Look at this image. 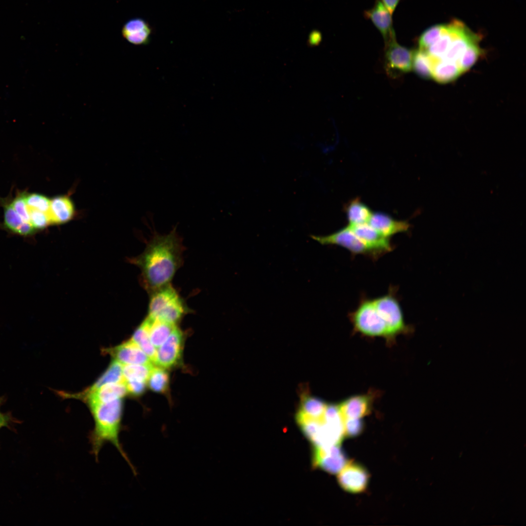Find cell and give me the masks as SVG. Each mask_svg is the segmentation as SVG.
I'll return each mask as SVG.
<instances>
[{"label": "cell", "mask_w": 526, "mask_h": 526, "mask_svg": "<svg viewBox=\"0 0 526 526\" xmlns=\"http://www.w3.org/2000/svg\"><path fill=\"white\" fill-rule=\"evenodd\" d=\"M446 25H435L426 29L418 40L419 49L425 50L433 44L444 32Z\"/></svg>", "instance_id": "obj_29"}, {"label": "cell", "mask_w": 526, "mask_h": 526, "mask_svg": "<svg viewBox=\"0 0 526 526\" xmlns=\"http://www.w3.org/2000/svg\"><path fill=\"white\" fill-rule=\"evenodd\" d=\"M348 225L359 239L382 255L394 249L390 239L382 235L368 223Z\"/></svg>", "instance_id": "obj_13"}, {"label": "cell", "mask_w": 526, "mask_h": 526, "mask_svg": "<svg viewBox=\"0 0 526 526\" xmlns=\"http://www.w3.org/2000/svg\"><path fill=\"white\" fill-rule=\"evenodd\" d=\"M151 30L150 28L143 30L128 34L123 36L130 43L134 45H145L149 42Z\"/></svg>", "instance_id": "obj_34"}, {"label": "cell", "mask_w": 526, "mask_h": 526, "mask_svg": "<svg viewBox=\"0 0 526 526\" xmlns=\"http://www.w3.org/2000/svg\"><path fill=\"white\" fill-rule=\"evenodd\" d=\"M124 382L123 365L114 359L98 379L89 388L84 391L87 393L94 391L100 387L112 383Z\"/></svg>", "instance_id": "obj_23"}, {"label": "cell", "mask_w": 526, "mask_h": 526, "mask_svg": "<svg viewBox=\"0 0 526 526\" xmlns=\"http://www.w3.org/2000/svg\"><path fill=\"white\" fill-rule=\"evenodd\" d=\"M148 318L150 321V337L151 342L155 348H158L177 325Z\"/></svg>", "instance_id": "obj_24"}, {"label": "cell", "mask_w": 526, "mask_h": 526, "mask_svg": "<svg viewBox=\"0 0 526 526\" xmlns=\"http://www.w3.org/2000/svg\"><path fill=\"white\" fill-rule=\"evenodd\" d=\"M4 210L3 225L8 230L16 234L28 236L36 230L28 222L24 221L8 202H2Z\"/></svg>", "instance_id": "obj_18"}, {"label": "cell", "mask_w": 526, "mask_h": 526, "mask_svg": "<svg viewBox=\"0 0 526 526\" xmlns=\"http://www.w3.org/2000/svg\"><path fill=\"white\" fill-rule=\"evenodd\" d=\"M349 461L339 445L314 446L312 466L331 474L338 473Z\"/></svg>", "instance_id": "obj_8"}, {"label": "cell", "mask_w": 526, "mask_h": 526, "mask_svg": "<svg viewBox=\"0 0 526 526\" xmlns=\"http://www.w3.org/2000/svg\"><path fill=\"white\" fill-rule=\"evenodd\" d=\"M29 208L30 223L35 230H40L51 224L48 213Z\"/></svg>", "instance_id": "obj_31"}, {"label": "cell", "mask_w": 526, "mask_h": 526, "mask_svg": "<svg viewBox=\"0 0 526 526\" xmlns=\"http://www.w3.org/2000/svg\"><path fill=\"white\" fill-rule=\"evenodd\" d=\"M481 50L477 41L469 45L458 63V67L461 74L469 70L478 58Z\"/></svg>", "instance_id": "obj_28"}, {"label": "cell", "mask_w": 526, "mask_h": 526, "mask_svg": "<svg viewBox=\"0 0 526 526\" xmlns=\"http://www.w3.org/2000/svg\"><path fill=\"white\" fill-rule=\"evenodd\" d=\"M432 78L440 83L451 82L458 78L461 73L454 63L438 61L431 64Z\"/></svg>", "instance_id": "obj_22"}, {"label": "cell", "mask_w": 526, "mask_h": 526, "mask_svg": "<svg viewBox=\"0 0 526 526\" xmlns=\"http://www.w3.org/2000/svg\"><path fill=\"white\" fill-rule=\"evenodd\" d=\"M338 481L345 491L358 493L364 491L368 486L369 474L361 465L348 462L339 472Z\"/></svg>", "instance_id": "obj_9"}, {"label": "cell", "mask_w": 526, "mask_h": 526, "mask_svg": "<svg viewBox=\"0 0 526 526\" xmlns=\"http://www.w3.org/2000/svg\"><path fill=\"white\" fill-rule=\"evenodd\" d=\"M107 351L122 365L153 364L149 357L131 339Z\"/></svg>", "instance_id": "obj_12"}, {"label": "cell", "mask_w": 526, "mask_h": 526, "mask_svg": "<svg viewBox=\"0 0 526 526\" xmlns=\"http://www.w3.org/2000/svg\"><path fill=\"white\" fill-rule=\"evenodd\" d=\"M148 28L150 27L144 20L138 18L128 20L125 24L122 29V35L124 36Z\"/></svg>", "instance_id": "obj_35"}, {"label": "cell", "mask_w": 526, "mask_h": 526, "mask_svg": "<svg viewBox=\"0 0 526 526\" xmlns=\"http://www.w3.org/2000/svg\"><path fill=\"white\" fill-rule=\"evenodd\" d=\"M368 223L382 235L389 238L395 234L407 232L411 227L408 222L395 220L381 212L372 213Z\"/></svg>", "instance_id": "obj_15"}, {"label": "cell", "mask_w": 526, "mask_h": 526, "mask_svg": "<svg viewBox=\"0 0 526 526\" xmlns=\"http://www.w3.org/2000/svg\"><path fill=\"white\" fill-rule=\"evenodd\" d=\"M25 192L19 193L12 200L11 204L21 218L30 223L29 208L25 201Z\"/></svg>", "instance_id": "obj_33"}, {"label": "cell", "mask_w": 526, "mask_h": 526, "mask_svg": "<svg viewBox=\"0 0 526 526\" xmlns=\"http://www.w3.org/2000/svg\"><path fill=\"white\" fill-rule=\"evenodd\" d=\"M392 15L380 0H376L374 6L364 12V16L378 30L386 43L395 37Z\"/></svg>", "instance_id": "obj_14"}, {"label": "cell", "mask_w": 526, "mask_h": 526, "mask_svg": "<svg viewBox=\"0 0 526 526\" xmlns=\"http://www.w3.org/2000/svg\"><path fill=\"white\" fill-rule=\"evenodd\" d=\"M400 0H381V2L392 15Z\"/></svg>", "instance_id": "obj_38"}, {"label": "cell", "mask_w": 526, "mask_h": 526, "mask_svg": "<svg viewBox=\"0 0 526 526\" xmlns=\"http://www.w3.org/2000/svg\"><path fill=\"white\" fill-rule=\"evenodd\" d=\"M148 386L152 391L164 393L169 386V376L166 369L153 367L148 380Z\"/></svg>", "instance_id": "obj_25"}, {"label": "cell", "mask_w": 526, "mask_h": 526, "mask_svg": "<svg viewBox=\"0 0 526 526\" xmlns=\"http://www.w3.org/2000/svg\"><path fill=\"white\" fill-rule=\"evenodd\" d=\"M74 206L66 196H58L50 200L48 215L51 224H62L69 221L74 216Z\"/></svg>", "instance_id": "obj_17"}, {"label": "cell", "mask_w": 526, "mask_h": 526, "mask_svg": "<svg viewBox=\"0 0 526 526\" xmlns=\"http://www.w3.org/2000/svg\"><path fill=\"white\" fill-rule=\"evenodd\" d=\"M150 319L147 317L135 330L131 339L139 346L154 364L156 359L157 350L150 339Z\"/></svg>", "instance_id": "obj_19"}, {"label": "cell", "mask_w": 526, "mask_h": 526, "mask_svg": "<svg viewBox=\"0 0 526 526\" xmlns=\"http://www.w3.org/2000/svg\"><path fill=\"white\" fill-rule=\"evenodd\" d=\"M94 421V427L90 433L89 440L91 452L95 459L103 446L109 443L113 445L129 464L136 475L135 468L132 464L120 441L123 416V401L121 398L89 406Z\"/></svg>", "instance_id": "obj_2"}, {"label": "cell", "mask_w": 526, "mask_h": 526, "mask_svg": "<svg viewBox=\"0 0 526 526\" xmlns=\"http://www.w3.org/2000/svg\"><path fill=\"white\" fill-rule=\"evenodd\" d=\"M373 300L386 324L388 338L407 331L408 327L405 324L402 308L394 288H390L388 293Z\"/></svg>", "instance_id": "obj_6"}, {"label": "cell", "mask_w": 526, "mask_h": 526, "mask_svg": "<svg viewBox=\"0 0 526 526\" xmlns=\"http://www.w3.org/2000/svg\"><path fill=\"white\" fill-rule=\"evenodd\" d=\"M128 393L134 396H138L143 394L146 387L147 382L130 380L124 381Z\"/></svg>", "instance_id": "obj_36"}, {"label": "cell", "mask_w": 526, "mask_h": 526, "mask_svg": "<svg viewBox=\"0 0 526 526\" xmlns=\"http://www.w3.org/2000/svg\"><path fill=\"white\" fill-rule=\"evenodd\" d=\"M153 367V364L123 365L124 381L135 380L147 382Z\"/></svg>", "instance_id": "obj_26"}, {"label": "cell", "mask_w": 526, "mask_h": 526, "mask_svg": "<svg viewBox=\"0 0 526 526\" xmlns=\"http://www.w3.org/2000/svg\"><path fill=\"white\" fill-rule=\"evenodd\" d=\"M345 210L349 225L367 223L372 214L370 208L358 198L351 200Z\"/></svg>", "instance_id": "obj_20"}, {"label": "cell", "mask_w": 526, "mask_h": 526, "mask_svg": "<svg viewBox=\"0 0 526 526\" xmlns=\"http://www.w3.org/2000/svg\"><path fill=\"white\" fill-rule=\"evenodd\" d=\"M387 66L401 73H407L412 68L413 51L397 43L395 37L386 43Z\"/></svg>", "instance_id": "obj_10"}, {"label": "cell", "mask_w": 526, "mask_h": 526, "mask_svg": "<svg viewBox=\"0 0 526 526\" xmlns=\"http://www.w3.org/2000/svg\"><path fill=\"white\" fill-rule=\"evenodd\" d=\"M190 311L170 283L150 292L147 317L152 319L177 325Z\"/></svg>", "instance_id": "obj_3"}, {"label": "cell", "mask_w": 526, "mask_h": 526, "mask_svg": "<svg viewBox=\"0 0 526 526\" xmlns=\"http://www.w3.org/2000/svg\"><path fill=\"white\" fill-rule=\"evenodd\" d=\"M128 393L124 382L109 383L90 392L75 394V397L86 401L88 406L122 398Z\"/></svg>", "instance_id": "obj_11"}, {"label": "cell", "mask_w": 526, "mask_h": 526, "mask_svg": "<svg viewBox=\"0 0 526 526\" xmlns=\"http://www.w3.org/2000/svg\"><path fill=\"white\" fill-rule=\"evenodd\" d=\"M25 201L29 208L48 213L50 207V199L46 196L36 193H26Z\"/></svg>", "instance_id": "obj_30"}, {"label": "cell", "mask_w": 526, "mask_h": 526, "mask_svg": "<svg viewBox=\"0 0 526 526\" xmlns=\"http://www.w3.org/2000/svg\"><path fill=\"white\" fill-rule=\"evenodd\" d=\"M349 317L355 329L362 335L388 338L386 324L373 299H362L357 308L350 313Z\"/></svg>", "instance_id": "obj_4"}, {"label": "cell", "mask_w": 526, "mask_h": 526, "mask_svg": "<svg viewBox=\"0 0 526 526\" xmlns=\"http://www.w3.org/2000/svg\"><path fill=\"white\" fill-rule=\"evenodd\" d=\"M182 238L174 226L168 234L154 231L137 263L145 287L150 292L170 283L182 263Z\"/></svg>", "instance_id": "obj_1"}, {"label": "cell", "mask_w": 526, "mask_h": 526, "mask_svg": "<svg viewBox=\"0 0 526 526\" xmlns=\"http://www.w3.org/2000/svg\"><path fill=\"white\" fill-rule=\"evenodd\" d=\"M344 436L355 437L359 435L364 429V423L361 418L343 419Z\"/></svg>", "instance_id": "obj_32"}, {"label": "cell", "mask_w": 526, "mask_h": 526, "mask_svg": "<svg viewBox=\"0 0 526 526\" xmlns=\"http://www.w3.org/2000/svg\"><path fill=\"white\" fill-rule=\"evenodd\" d=\"M412 67L421 78H432L431 64L426 53L421 49L413 51Z\"/></svg>", "instance_id": "obj_27"}, {"label": "cell", "mask_w": 526, "mask_h": 526, "mask_svg": "<svg viewBox=\"0 0 526 526\" xmlns=\"http://www.w3.org/2000/svg\"><path fill=\"white\" fill-rule=\"evenodd\" d=\"M4 401L5 397H0V429L3 427L11 428L14 425L19 422V421L12 416L11 413H3L1 411L0 407Z\"/></svg>", "instance_id": "obj_37"}, {"label": "cell", "mask_w": 526, "mask_h": 526, "mask_svg": "<svg viewBox=\"0 0 526 526\" xmlns=\"http://www.w3.org/2000/svg\"><path fill=\"white\" fill-rule=\"evenodd\" d=\"M338 405L342 419L361 418L370 413L372 400L367 395H357L343 400Z\"/></svg>", "instance_id": "obj_16"}, {"label": "cell", "mask_w": 526, "mask_h": 526, "mask_svg": "<svg viewBox=\"0 0 526 526\" xmlns=\"http://www.w3.org/2000/svg\"><path fill=\"white\" fill-rule=\"evenodd\" d=\"M310 237L322 245H338L355 255H362L374 260L382 256L359 239L349 225L327 235Z\"/></svg>", "instance_id": "obj_5"}, {"label": "cell", "mask_w": 526, "mask_h": 526, "mask_svg": "<svg viewBox=\"0 0 526 526\" xmlns=\"http://www.w3.org/2000/svg\"><path fill=\"white\" fill-rule=\"evenodd\" d=\"M184 340V333L176 326L158 348L154 364L166 369L178 365L182 360Z\"/></svg>", "instance_id": "obj_7"}, {"label": "cell", "mask_w": 526, "mask_h": 526, "mask_svg": "<svg viewBox=\"0 0 526 526\" xmlns=\"http://www.w3.org/2000/svg\"><path fill=\"white\" fill-rule=\"evenodd\" d=\"M327 405L321 399L304 393L301 395L298 410L311 418L321 419L324 416Z\"/></svg>", "instance_id": "obj_21"}]
</instances>
